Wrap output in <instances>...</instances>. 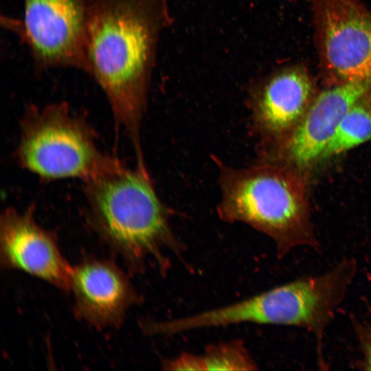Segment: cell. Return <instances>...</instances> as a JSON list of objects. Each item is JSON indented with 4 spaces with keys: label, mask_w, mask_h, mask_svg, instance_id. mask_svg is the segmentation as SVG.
<instances>
[{
    "label": "cell",
    "mask_w": 371,
    "mask_h": 371,
    "mask_svg": "<svg viewBox=\"0 0 371 371\" xmlns=\"http://www.w3.org/2000/svg\"><path fill=\"white\" fill-rule=\"evenodd\" d=\"M168 21L166 0H89L86 73L103 91L138 162L145 161L141 131L157 44Z\"/></svg>",
    "instance_id": "6da1fadb"
},
{
    "label": "cell",
    "mask_w": 371,
    "mask_h": 371,
    "mask_svg": "<svg viewBox=\"0 0 371 371\" xmlns=\"http://www.w3.org/2000/svg\"><path fill=\"white\" fill-rule=\"evenodd\" d=\"M83 183L89 227L129 273H142L150 264L166 275L170 256H181L185 248L171 226L172 212L148 169L120 161Z\"/></svg>",
    "instance_id": "7a4b0ae2"
},
{
    "label": "cell",
    "mask_w": 371,
    "mask_h": 371,
    "mask_svg": "<svg viewBox=\"0 0 371 371\" xmlns=\"http://www.w3.org/2000/svg\"><path fill=\"white\" fill-rule=\"evenodd\" d=\"M217 171L218 218L240 223L268 236L279 259L295 247L319 250L309 221L304 189L292 167L261 161L246 166L211 156Z\"/></svg>",
    "instance_id": "3957f363"
},
{
    "label": "cell",
    "mask_w": 371,
    "mask_h": 371,
    "mask_svg": "<svg viewBox=\"0 0 371 371\" xmlns=\"http://www.w3.org/2000/svg\"><path fill=\"white\" fill-rule=\"evenodd\" d=\"M357 269L345 258L325 273L304 276L245 300L192 315L163 320L161 333L170 336L194 330L245 323L291 326L311 333L323 365V338Z\"/></svg>",
    "instance_id": "277c9868"
},
{
    "label": "cell",
    "mask_w": 371,
    "mask_h": 371,
    "mask_svg": "<svg viewBox=\"0 0 371 371\" xmlns=\"http://www.w3.org/2000/svg\"><path fill=\"white\" fill-rule=\"evenodd\" d=\"M14 157L21 168L46 181L84 182L120 162L100 148L88 120L65 102L26 109Z\"/></svg>",
    "instance_id": "5b68a950"
},
{
    "label": "cell",
    "mask_w": 371,
    "mask_h": 371,
    "mask_svg": "<svg viewBox=\"0 0 371 371\" xmlns=\"http://www.w3.org/2000/svg\"><path fill=\"white\" fill-rule=\"evenodd\" d=\"M23 5L21 19L4 16L1 22L28 47L34 68L86 72L89 0H23Z\"/></svg>",
    "instance_id": "8992f818"
},
{
    "label": "cell",
    "mask_w": 371,
    "mask_h": 371,
    "mask_svg": "<svg viewBox=\"0 0 371 371\" xmlns=\"http://www.w3.org/2000/svg\"><path fill=\"white\" fill-rule=\"evenodd\" d=\"M371 91V80L339 83L314 98L297 125L286 135L256 145V160L290 167L309 165L322 153L343 117Z\"/></svg>",
    "instance_id": "52a82bcc"
},
{
    "label": "cell",
    "mask_w": 371,
    "mask_h": 371,
    "mask_svg": "<svg viewBox=\"0 0 371 371\" xmlns=\"http://www.w3.org/2000/svg\"><path fill=\"white\" fill-rule=\"evenodd\" d=\"M325 69L339 83L371 80V13L355 0H311Z\"/></svg>",
    "instance_id": "ba28073f"
},
{
    "label": "cell",
    "mask_w": 371,
    "mask_h": 371,
    "mask_svg": "<svg viewBox=\"0 0 371 371\" xmlns=\"http://www.w3.org/2000/svg\"><path fill=\"white\" fill-rule=\"evenodd\" d=\"M0 263L2 269L27 273L69 292L72 266L62 254L54 233L36 221L33 205L23 210L8 207L2 212Z\"/></svg>",
    "instance_id": "9c48e42d"
},
{
    "label": "cell",
    "mask_w": 371,
    "mask_h": 371,
    "mask_svg": "<svg viewBox=\"0 0 371 371\" xmlns=\"http://www.w3.org/2000/svg\"><path fill=\"white\" fill-rule=\"evenodd\" d=\"M76 317L98 330L121 326L142 296L115 262L93 256L71 267L70 289Z\"/></svg>",
    "instance_id": "30bf717a"
},
{
    "label": "cell",
    "mask_w": 371,
    "mask_h": 371,
    "mask_svg": "<svg viewBox=\"0 0 371 371\" xmlns=\"http://www.w3.org/2000/svg\"><path fill=\"white\" fill-rule=\"evenodd\" d=\"M313 93L310 76L298 67L281 69L255 82L246 103L256 144L270 143L289 134L306 112Z\"/></svg>",
    "instance_id": "8fae6325"
},
{
    "label": "cell",
    "mask_w": 371,
    "mask_h": 371,
    "mask_svg": "<svg viewBox=\"0 0 371 371\" xmlns=\"http://www.w3.org/2000/svg\"><path fill=\"white\" fill-rule=\"evenodd\" d=\"M257 363L241 340L211 344L200 354L181 353L163 360L166 370H256Z\"/></svg>",
    "instance_id": "7c38bea8"
},
{
    "label": "cell",
    "mask_w": 371,
    "mask_h": 371,
    "mask_svg": "<svg viewBox=\"0 0 371 371\" xmlns=\"http://www.w3.org/2000/svg\"><path fill=\"white\" fill-rule=\"evenodd\" d=\"M371 139V91L347 111L328 142L322 159L339 155Z\"/></svg>",
    "instance_id": "4fadbf2b"
},
{
    "label": "cell",
    "mask_w": 371,
    "mask_h": 371,
    "mask_svg": "<svg viewBox=\"0 0 371 371\" xmlns=\"http://www.w3.org/2000/svg\"><path fill=\"white\" fill-rule=\"evenodd\" d=\"M360 354L357 366L361 370H371V306L363 319H351Z\"/></svg>",
    "instance_id": "5bb4252c"
}]
</instances>
